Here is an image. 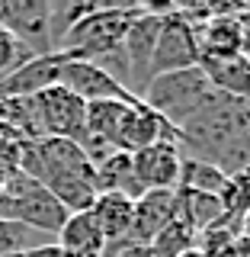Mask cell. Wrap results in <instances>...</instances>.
I'll use <instances>...</instances> for the list:
<instances>
[{
    "label": "cell",
    "mask_w": 250,
    "mask_h": 257,
    "mask_svg": "<svg viewBox=\"0 0 250 257\" xmlns=\"http://www.w3.org/2000/svg\"><path fill=\"white\" fill-rule=\"evenodd\" d=\"M173 10V4L167 7H151L144 4V13L128 26L122 39V61H125V80H132V93L141 100V90L151 80V58H154V45L164 26V16ZM128 87V84H125Z\"/></svg>",
    "instance_id": "cell-6"
},
{
    "label": "cell",
    "mask_w": 250,
    "mask_h": 257,
    "mask_svg": "<svg viewBox=\"0 0 250 257\" xmlns=\"http://www.w3.org/2000/svg\"><path fill=\"white\" fill-rule=\"evenodd\" d=\"M23 174L39 180L68 212H84L96 199V164L80 145L61 139L23 142Z\"/></svg>",
    "instance_id": "cell-1"
},
{
    "label": "cell",
    "mask_w": 250,
    "mask_h": 257,
    "mask_svg": "<svg viewBox=\"0 0 250 257\" xmlns=\"http://www.w3.org/2000/svg\"><path fill=\"white\" fill-rule=\"evenodd\" d=\"M32 58H36V55H32V48H26L10 29L0 26V80L10 77L13 71H20L23 64L32 61Z\"/></svg>",
    "instance_id": "cell-21"
},
{
    "label": "cell",
    "mask_w": 250,
    "mask_h": 257,
    "mask_svg": "<svg viewBox=\"0 0 250 257\" xmlns=\"http://www.w3.org/2000/svg\"><path fill=\"white\" fill-rule=\"evenodd\" d=\"M176 219H183L192 231H205L212 225L224 222L221 199L212 193H196V190H176Z\"/></svg>",
    "instance_id": "cell-16"
},
{
    "label": "cell",
    "mask_w": 250,
    "mask_h": 257,
    "mask_svg": "<svg viewBox=\"0 0 250 257\" xmlns=\"http://www.w3.org/2000/svg\"><path fill=\"white\" fill-rule=\"evenodd\" d=\"M61 87H68L74 96H80L84 103H100V100H119V103H138L128 87L119 80L112 71H106L103 64L84 61V58H71L61 64Z\"/></svg>",
    "instance_id": "cell-9"
},
{
    "label": "cell",
    "mask_w": 250,
    "mask_h": 257,
    "mask_svg": "<svg viewBox=\"0 0 250 257\" xmlns=\"http://www.w3.org/2000/svg\"><path fill=\"white\" fill-rule=\"evenodd\" d=\"M141 13H144V4H125V7L100 4L93 13H87L80 23H74L64 32L58 42V52L100 64L103 58H112V55L122 52L125 32Z\"/></svg>",
    "instance_id": "cell-2"
},
{
    "label": "cell",
    "mask_w": 250,
    "mask_h": 257,
    "mask_svg": "<svg viewBox=\"0 0 250 257\" xmlns=\"http://www.w3.org/2000/svg\"><path fill=\"white\" fill-rule=\"evenodd\" d=\"M23 171V142L20 139H0V183Z\"/></svg>",
    "instance_id": "cell-22"
},
{
    "label": "cell",
    "mask_w": 250,
    "mask_h": 257,
    "mask_svg": "<svg viewBox=\"0 0 250 257\" xmlns=\"http://www.w3.org/2000/svg\"><path fill=\"white\" fill-rule=\"evenodd\" d=\"M135 183L141 193L148 190H176L183 174V151L176 145H151L132 155Z\"/></svg>",
    "instance_id": "cell-10"
},
{
    "label": "cell",
    "mask_w": 250,
    "mask_h": 257,
    "mask_svg": "<svg viewBox=\"0 0 250 257\" xmlns=\"http://www.w3.org/2000/svg\"><path fill=\"white\" fill-rule=\"evenodd\" d=\"M55 244L64 251V257H106L109 247L96 219L90 215V209L71 212L61 225V231L55 235Z\"/></svg>",
    "instance_id": "cell-13"
},
{
    "label": "cell",
    "mask_w": 250,
    "mask_h": 257,
    "mask_svg": "<svg viewBox=\"0 0 250 257\" xmlns=\"http://www.w3.org/2000/svg\"><path fill=\"white\" fill-rule=\"evenodd\" d=\"M212 93L215 90L208 84V77L202 74V68H186V71H173V74L154 77L141 90V103H148L167 122H173L180 128Z\"/></svg>",
    "instance_id": "cell-4"
},
{
    "label": "cell",
    "mask_w": 250,
    "mask_h": 257,
    "mask_svg": "<svg viewBox=\"0 0 250 257\" xmlns=\"http://www.w3.org/2000/svg\"><path fill=\"white\" fill-rule=\"evenodd\" d=\"M116 257H154L151 244H138V241H125L116 247Z\"/></svg>",
    "instance_id": "cell-24"
},
{
    "label": "cell",
    "mask_w": 250,
    "mask_h": 257,
    "mask_svg": "<svg viewBox=\"0 0 250 257\" xmlns=\"http://www.w3.org/2000/svg\"><path fill=\"white\" fill-rule=\"evenodd\" d=\"M240 174H247V177H250V167H247V171H240Z\"/></svg>",
    "instance_id": "cell-27"
},
{
    "label": "cell",
    "mask_w": 250,
    "mask_h": 257,
    "mask_svg": "<svg viewBox=\"0 0 250 257\" xmlns=\"http://www.w3.org/2000/svg\"><path fill=\"white\" fill-rule=\"evenodd\" d=\"M186 68H199L196 26H192L173 4V10L164 16V26H160V36H157V45H154L151 80L160 77V74H173V71H186Z\"/></svg>",
    "instance_id": "cell-7"
},
{
    "label": "cell",
    "mask_w": 250,
    "mask_h": 257,
    "mask_svg": "<svg viewBox=\"0 0 250 257\" xmlns=\"http://www.w3.org/2000/svg\"><path fill=\"white\" fill-rule=\"evenodd\" d=\"M234 23H237V39H240V55L250 58V7H240L234 13Z\"/></svg>",
    "instance_id": "cell-23"
},
{
    "label": "cell",
    "mask_w": 250,
    "mask_h": 257,
    "mask_svg": "<svg viewBox=\"0 0 250 257\" xmlns=\"http://www.w3.org/2000/svg\"><path fill=\"white\" fill-rule=\"evenodd\" d=\"M0 26L10 29L32 55H55L52 4L45 0H0Z\"/></svg>",
    "instance_id": "cell-8"
},
{
    "label": "cell",
    "mask_w": 250,
    "mask_h": 257,
    "mask_svg": "<svg viewBox=\"0 0 250 257\" xmlns=\"http://www.w3.org/2000/svg\"><path fill=\"white\" fill-rule=\"evenodd\" d=\"M96 164V190H116V193H125V196L138 199L141 190L135 183V171H132V155L128 151H109L103 155Z\"/></svg>",
    "instance_id": "cell-17"
},
{
    "label": "cell",
    "mask_w": 250,
    "mask_h": 257,
    "mask_svg": "<svg viewBox=\"0 0 250 257\" xmlns=\"http://www.w3.org/2000/svg\"><path fill=\"white\" fill-rule=\"evenodd\" d=\"M90 215L100 225L106 244H125L128 235H132V222H135V199L125 196V193H116V190H103L96 193L93 206H90ZM106 247V251H109Z\"/></svg>",
    "instance_id": "cell-11"
},
{
    "label": "cell",
    "mask_w": 250,
    "mask_h": 257,
    "mask_svg": "<svg viewBox=\"0 0 250 257\" xmlns=\"http://www.w3.org/2000/svg\"><path fill=\"white\" fill-rule=\"evenodd\" d=\"M26 257H64V251L55 241H45V244H39V247H32V251H26Z\"/></svg>",
    "instance_id": "cell-25"
},
{
    "label": "cell",
    "mask_w": 250,
    "mask_h": 257,
    "mask_svg": "<svg viewBox=\"0 0 250 257\" xmlns=\"http://www.w3.org/2000/svg\"><path fill=\"white\" fill-rule=\"evenodd\" d=\"M199 68L208 77L215 93L234 96V100H250V58L247 55H234V58H202Z\"/></svg>",
    "instance_id": "cell-14"
},
{
    "label": "cell",
    "mask_w": 250,
    "mask_h": 257,
    "mask_svg": "<svg viewBox=\"0 0 250 257\" xmlns=\"http://www.w3.org/2000/svg\"><path fill=\"white\" fill-rule=\"evenodd\" d=\"M192 247H196V231L183 219H173L170 225H164L154 235V241H151L154 257H180V254L192 251Z\"/></svg>",
    "instance_id": "cell-19"
},
{
    "label": "cell",
    "mask_w": 250,
    "mask_h": 257,
    "mask_svg": "<svg viewBox=\"0 0 250 257\" xmlns=\"http://www.w3.org/2000/svg\"><path fill=\"white\" fill-rule=\"evenodd\" d=\"M180 257H205V254L199 251V247H192V251H186V254H180Z\"/></svg>",
    "instance_id": "cell-26"
},
{
    "label": "cell",
    "mask_w": 250,
    "mask_h": 257,
    "mask_svg": "<svg viewBox=\"0 0 250 257\" xmlns=\"http://www.w3.org/2000/svg\"><path fill=\"white\" fill-rule=\"evenodd\" d=\"M176 219V190H148L135 199V222L128 241L151 244L164 225Z\"/></svg>",
    "instance_id": "cell-12"
},
{
    "label": "cell",
    "mask_w": 250,
    "mask_h": 257,
    "mask_svg": "<svg viewBox=\"0 0 250 257\" xmlns=\"http://www.w3.org/2000/svg\"><path fill=\"white\" fill-rule=\"evenodd\" d=\"M36 103V119H39V135L42 139H61L74 142L84 148L87 142V103L74 96L68 87L55 84L45 87L32 96Z\"/></svg>",
    "instance_id": "cell-5"
},
{
    "label": "cell",
    "mask_w": 250,
    "mask_h": 257,
    "mask_svg": "<svg viewBox=\"0 0 250 257\" xmlns=\"http://www.w3.org/2000/svg\"><path fill=\"white\" fill-rule=\"evenodd\" d=\"M39 244H45V235H39V231H32L13 219H0V257L26 254Z\"/></svg>",
    "instance_id": "cell-20"
},
{
    "label": "cell",
    "mask_w": 250,
    "mask_h": 257,
    "mask_svg": "<svg viewBox=\"0 0 250 257\" xmlns=\"http://www.w3.org/2000/svg\"><path fill=\"white\" fill-rule=\"evenodd\" d=\"M68 215L71 212L42 183L26 177L23 171L4 183V193H0V219H13V222L26 225L32 231H39V235H45V238H55Z\"/></svg>",
    "instance_id": "cell-3"
},
{
    "label": "cell",
    "mask_w": 250,
    "mask_h": 257,
    "mask_svg": "<svg viewBox=\"0 0 250 257\" xmlns=\"http://www.w3.org/2000/svg\"><path fill=\"white\" fill-rule=\"evenodd\" d=\"M196 42H199V61L202 58H234V55H240L234 13H218L212 20L199 23Z\"/></svg>",
    "instance_id": "cell-15"
},
{
    "label": "cell",
    "mask_w": 250,
    "mask_h": 257,
    "mask_svg": "<svg viewBox=\"0 0 250 257\" xmlns=\"http://www.w3.org/2000/svg\"><path fill=\"white\" fill-rule=\"evenodd\" d=\"M224 187H228V174H224L221 167L208 164V161L183 158V174H180V187H176V190H196V193L221 196Z\"/></svg>",
    "instance_id": "cell-18"
}]
</instances>
